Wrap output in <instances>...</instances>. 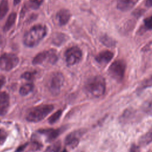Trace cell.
<instances>
[{"mask_svg":"<svg viewBox=\"0 0 152 152\" xmlns=\"http://www.w3.org/2000/svg\"><path fill=\"white\" fill-rule=\"evenodd\" d=\"M47 30L45 26L38 24L30 28L23 36V43L28 47L37 45L46 35Z\"/></svg>","mask_w":152,"mask_h":152,"instance_id":"cell-1","label":"cell"},{"mask_svg":"<svg viewBox=\"0 0 152 152\" xmlns=\"http://www.w3.org/2000/svg\"><path fill=\"white\" fill-rule=\"evenodd\" d=\"M85 88L90 95L94 97H99L103 96L105 92V80L100 75L94 76L88 80Z\"/></svg>","mask_w":152,"mask_h":152,"instance_id":"cell-2","label":"cell"},{"mask_svg":"<svg viewBox=\"0 0 152 152\" xmlns=\"http://www.w3.org/2000/svg\"><path fill=\"white\" fill-rule=\"evenodd\" d=\"M53 109L52 104H42L32 108L27 113L26 119L31 122H37L45 118Z\"/></svg>","mask_w":152,"mask_h":152,"instance_id":"cell-3","label":"cell"},{"mask_svg":"<svg viewBox=\"0 0 152 152\" xmlns=\"http://www.w3.org/2000/svg\"><path fill=\"white\" fill-rule=\"evenodd\" d=\"M126 64L122 60H116L114 61L109 68V75L118 81H121L125 74Z\"/></svg>","mask_w":152,"mask_h":152,"instance_id":"cell-4","label":"cell"},{"mask_svg":"<svg viewBox=\"0 0 152 152\" xmlns=\"http://www.w3.org/2000/svg\"><path fill=\"white\" fill-rule=\"evenodd\" d=\"M18 62V57L14 53H5L0 56V68L3 71H9L12 69Z\"/></svg>","mask_w":152,"mask_h":152,"instance_id":"cell-5","label":"cell"},{"mask_svg":"<svg viewBox=\"0 0 152 152\" xmlns=\"http://www.w3.org/2000/svg\"><path fill=\"white\" fill-rule=\"evenodd\" d=\"M58 61V55L54 49L43 51L39 53L33 59L34 65H39L46 61L50 64H55Z\"/></svg>","mask_w":152,"mask_h":152,"instance_id":"cell-6","label":"cell"},{"mask_svg":"<svg viewBox=\"0 0 152 152\" xmlns=\"http://www.w3.org/2000/svg\"><path fill=\"white\" fill-rule=\"evenodd\" d=\"M64 78L60 72H55L52 74L48 83V87L50 92L53 95H58L61 90L64 83Z\"/></svg>","mask_w":152,"mask_h":152,"instance_id":"cell-7","label":"cell"},{"mask_svg":"<svg viewBox=\"0 0 152 152\" xmlns=\"http://www.w3.org/2000/svg\"><path fill=\"white\" fill-rule=\"evenodd\" d=\"M65 58L68 65H75L82 58V52L77 46H72L68 49L65 52Z\"/></svg>","mask_w":152,"mask_h":152,"instance_id":"cell-8","label":"cell"},{"mask_svg":"<svg viewBox=\"0 0 152 152\" xmlns=\"http://www.w3.org/2000/svg\"><path fill=\"white\" fill-rule=\"evenodd\" d=\"M10 105V97L5 91L0 92V116L5 115L8 112Z\"/></svg>","mask_w":152,"mask_h":152,"instance_id":"cell-9","label":"cell"},{"mask_svg":"<svg viewBox=\"0 0 152 152\" xmlns=\"http://www.w3.org/2000/svg\"><path fill=\"white\" fill-rule=\"evenodd\" d=\"M71 16L70 11L66 9H62L56 14V18L61 26L65 25L69 21Z\"/></svg>","mask_w":152,"mask_h":152,"instance_id":"cell-10","label":"cell"},{"mask_svg":"<svg viewBox=\"0 0 152 152\" xmlns=\"http://www.w3.org/2000/svg\"><path fill=\"white\" fill-rule=\"evenodd\" d=\"M113 53L109 50L100 52L95 58L96 61L100 64H107L113 58Z\"/></svg>","mask_w":152,"mask_h":152,"instance_id":"cell-11","label":"cell"},{"mask_svg":"<svg viewBox=\"0 0 152 152\" xmlns=\"http://www.w3.org/2000/svg\"><path fill=\"white\" fill-rule=\"evenodd\" d=\"M80 133L78 132H73L68 134L65 138V142L66 145L71 148L75 147L79 143V135Z\"/></svg>","mask_w":152,"mask_h":152,"instance_id":"cell-12","label":"cell"},{"mask_svg":"<svg viewBox=\"0 0 152 152\" xmlns=\"http://www.w3.org/2000/svg\"><path fill=\"white\" fill-rule=\"evenodd\" d=\"M139 0H118L117 7L122 11H126L131 10Z\"/></svg>","mask_w":152,"mask_h":152,"instance_id":"cell-13","label":"cell"},{"mask_svg":"<svg viewBox=\"0 0 152 152\" xmlns=\"http://www.w3.org/2000/svg\"><path fill=\"white\" fill-rule=\"evenodd\" d=\"M43 134H45L47 136V141L49 142L53 141L59 134V129H44L40 131Z\"/></svg>","mask_w":152,"mask_h":152,"instance_id":"cell-14","label":"cell"},{"mask_svg":"<svg viewBox=\"0 0 152 152\" xmlns=\"http://www.w3.org/2000/svg\"><path fill=\"white\" fill-rule=\"evenodd\" d=\"M151 142H152V127L139 140V144L141 145H147Z\"/></svg>","mask_w":152,"mask_h":152,"instance_id":"cell-15","label":"cell"},{"mask_svg":"<svg viewBox=\"0 0 152 152\" xmlns=\"http://www.w3.org/2000/svg\"><path fill=\"white\" fill-rule=\"evenodd\" d=\"M17 17V14L15 12H12L11 13L5 24V26L4 27V31H8L14 25L15 23V20Z\"/></svg>","mask_w":152,"mask_h":152,"instance_id":"cell-16","label":"cell"},{"mask_svg":"<svg viewBox=\"0 0 152 152\" xmlns=\"http://www.w3.org/2000/svg\"><path fill=\"white\" fill-rule=\"evenodd\" d=\"M9 10L8 0H1L0 2V20L7 14Z\"/></svg>","mask_w":152,"mask_h":152,"instance_id":"cell-17","label":"cell"},{"mask_svg":"<svg viewBox=\"0 0 152 152\" xmlns=\"http://www.w3.org/2000/svg\"><path fill=\"white\" fill-rule=\"evenodd\" d=\"M34 85L32 83H27L23 85L20 88V94L21 96H26L33 91Z\"/></svg>","mask_w":152,"mask_h":152,"instance_id":"cell-18","label":"cell"},{"mask_svg":"<svg viewBox=\"0 0 152 152\" xmlns=\"http://www.w3.org/2000/svg\"><path fill=\"white\" fill-rule=\"evenodd\" d=\"M62 113V111L61 110H58L56 112H55L48 118L49 123L50 124H53L56 122H57L61 118Z\"/></svg>","mask_w":152,"mask_h":152,"instance_id":"cell-19","label":"cell"},{"mask_svg":"<svg viewBox=\"0 0 152 152\" xmlns=\"http://www.w3.org/2000/svg\"><path fill=\"white\" fill-rule=\"evenodd\" d=\"M142 110L147 113H152V97L147 100L142 104Z\"/></svg>","mask_w":152,"mask_h":152,"instance_id":"cell-20","label":"cell"},{"mask_svg":"<svg viewBox=\"0 0 152 152\" xmlns=\"http://www.w3.org/2000/svg\"><path fill=\"white\" fill-rule=\"evenodd\" d=\"M61 148V142L57 141L50 146H49L46 150L45 152H59Z\"/></svg>","mask_w":152,"mask_h":152,"instance_id":"cell-21","label":"cell"},{"mask_svg":"<svg viewBox=\"0 0 152 152\" xmlns=\"http://www.w3.org/2000/svg\"><path fill=\"white\" fill-rule=\"evenodd\" d=\"M36 74V72H31V71H27L24 72L21 75V77L24 79L27 80H32L34 78V75Z\"/></svg>","mask_w":152,"mask_h":152,"instance_id":"cell-22","label":"cell"},{"mask_svg":"<svg viewBox=\"0 0 152 152\" xmlns=\"http://www.w3.org/2000/svg\"><path fill=\"white\" fill-rule=\"evenodd\" d=\"M101 41L104 45L107 46H112L114 45V41L107 36L103 37V38L101 39Z\"/></svg>","mask_w":152,"mask_h":152,"instance_id":"cell-23","label":"cell"},{"mask_svg":"<svg viewBox=\"0 0 152 152\" xmlns=\"http://www.w3.org/2000/svg\"><path fill=\"white\" fill-rule=\"evenodd\" d=\"M144 26L147 30L152 29V16L146 18L144 20Z\"/></svg>","mask_w":152,"mask_h":152,"instance_id":"cell-24","label":"cell"},{"mask_svg":"<svg viewBox=\"0 0 152 152\" xmlns=\"http://www.w3.org/2000/svg\"><path fill=\"white\" fill-rule=\"evenodd\" d=\"M152 86V76L144 80L141 86V88H145Z\"/></svg>","mask_w":152,"mask_h":152,"instance_id":"cell-25","label":"cell"},{"mask_svg":"<svg viewBox=\"0 0 152 152\" xmlns=\"http://www.w3.org/2000/svg\"><path fill=\"white\" fill-rule=\"evenodd\" d=\"M7 134L4 129H0V145L3 144L6 140Z\"/></svg>","mask_w":152,"mask_h":152,"instance_id":"cell-26","label":"cell"},{"mask_svg":"<svg viewBox=\"0 0 152 152\" xmlns=\"http://www.w3.org/2000/svg\"><path fill=\"white\" fill-rule=\"evenodd\" d=\"M29 1L30 2V6L34 9L38 8L43 2V0H29Z\"/></svg>","mask_w":152,"mask_h":152,"instance_id":"cell-27","label":"cell"},{"mask_svg":"<svg viewBox=\"0 0 152 152\" xmlns=\"http://www.w3.org/2000/svg\"><path fill=\"white\" fill-rule=\"evenodd\" d=\"M129 152H140L138 147L135 144H132L130 148Z\"/></svg>","mask_w":152,"mask_h":152,"instance_id":"cell-28","label":"cell"},{"mask_svg":"<svg viewBox=\"0 0 152 152\" xmlns=\"http://www.w3.org/2000/svg\"><path fill=\"white\" fill-rule=\"evenodd\" d=\"M145 5L148 7H152V0H146Z\"/></svg>","mask_w":152,"mask_h":152,"instance_id":"cell-29","label":"cell"},{"mask_svg":"<svg viewBox=\"0 0 152 152\" xmlns=\"http://www.w3.org/2000/svg\"><path fill=\"white\" fill-rule=\"evenodd\" d=\"M26 146H27V144H24V145H22V146L19 147V148H18V150H17V152H20V151L23 150L25 148V147H26Z\"/></svg>","mask_w":152,"mask_h":152,"instance_id":"cell-30","label":"cell"},{"mask_svg":"<svg viewBox=\"0 0 152 152\" xmlns=\"http://www.w3.org/2000/svg\"><path fill=\"white\" fill-rule=\"evenodd\" d=\"M5 83V80L4 78H0V89Z\"/></svg>","mask_w":152,"mask_h":152,"instance_id":"cell-31","label":"cell"},{"mask_svg":"<svg viewBox=\"0 0 152 152\" xmlns=\"http://www.w3.org/2000/svg\"><path fill=\"white\" fill-rule=\"evenodd\" d=\"M20 1L21 0H14V5H17L18 4H19Z\"/></svg>","mask_w":152,"mask_h":152,"instance_id":"cell-32","label":"cell"},{"mask_svg":"<svg viewBox=\"0 0 152 152\" xmlns=\"http://www.w3.org/2000/svg\"><path fill=\"white\" fill-rule=\"evenodd\" d=\"M62 152H67V151H66V150H64V151H62Z\"/></svg>","mask_w":152,"mask_h":152,"instance_id":"cell-33","label":"cell"}]
</instances>
